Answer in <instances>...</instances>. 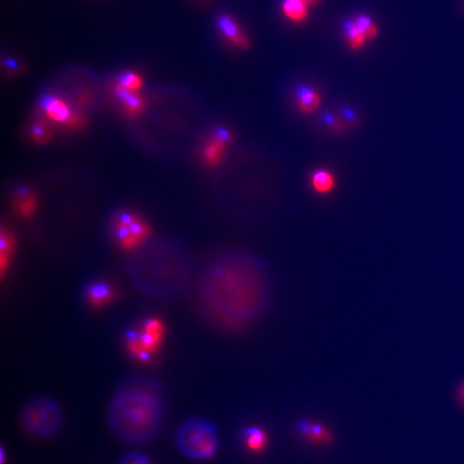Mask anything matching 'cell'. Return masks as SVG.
<instances>
[{"instance_id":"6da1fadb","label":"cell","mask_w":464,"mask_h":464,"mask_svg":"<svg viewBox=\"0 0 464 464\" xmlns=\"http://www.w3.org/2000/svg\"><path fill=\"white\" fill-rule=\"evenodd\" d=\"M216 301L211 303L215 324L235 330L248 326L266 308L270 285L256 257L230 255L213 272Z\"/></svg>"},{"instance_id":"7a4b0ae2","label":"cell","mask_w":464,"mask_h":464,"mask_svg":"<svg viewBox=\"0 0 464 464\" xmlns=\"http://www.w3.org/2000/svg\"><path fill=\"white\" fill-rule=\"evenodd\" d=\"M165 417L163 387L144 375L125 378L114 391L107 410L112 434L129 444H145L157 438Z\"/></svg>"},{"instance_id":"3957f363","label":"cell","mask_w":464,"mask_h":464,"mask_svg":"<svg viewBox=\"0 0 464 464\" xmlns=\"http://www.w3.org/2000/svg\"><path fill=\"white\" fill-rule=\"evenodd\" d=\"M175 445L186 458L199 461L211 459L221 446L219 430L206 418H190L178 429Z\"/></svg>"},{"instance_id":"277c9868","label":"cell","mask_w":464,"mask_h":464,"mask_svg":"<svg viewBox=\"0 0 464 464\" xmlns=\"http://www.w3.org/2000/svg\"><path fill=\"white\" fill-rule=\"evenodd\" d=\"M23 429L37 439H47L58 432L63 424L61 405L49 397H38L29 401L21 412Z\"/></svg>"},{"instance_id":"5b68a950","label":"cell","mask_w":464,"mask_h":464,"mask_svg":"<svg viewBox=\"0 0 464 464\" xmlns=\"http://www.w3.org/2000/svg\"><path fill=\"white\" fill-rule=\"evenodd\" d=\"M216 23L217 28L227 42L237 49H250L252 41H250V37L233 16L221 14L217 18Z\"/></svg>"},{"instance_id":"8992f818","label":"cell","mask_w":464,"mask_h":464,"mask_svg":"<svg viewBox=\"0 0 464 464\" xmlns=\"http://www.w3.org/2000/svg\"><path fill=\"white\" fill-rule=\"evenodd\" d=\"M295 103L300 113L310 115L322 105V96L312 86L301 84L295 91Z\"/></svg>"},{"instance_id":"52a82bcc","label":"cell","mask_w":464,"mask_h":464,"mask_svg":"<svg viewBox=\"0 0 464 464\" xmlns=\"http://www.w3.org/2000/svg\"><path fill=\"white\" fill-rule=\"evenodd\" d=\"M41 105H42L43 111L52 121L65 124L70 127L76 114L70 111L67 103H64L61 99L55 98V97L45 96L41 101Z\"/></svg>"},{"instance_id":"ba28073f","label":"cell","mask_w":464,"mask_h":464,"mask_svg":"<svg viewBox=\"0 0 464 464\" xmlns=\"http://www.w3.org/2000/svg\"><path fill=\"white\" fill-rule=\"evenodd\" d=\"M298 432L313 444L326 445L332 441V434L323 424L308 420H299L296 424Z\"/></svg>"},{"instance_id":"9c48e42d","label":"cell","mask_w":464,"mask_h":464,"mask_svg":"<svg viewBox=\"0 0 464 464\" xmlns=\"http://www.w3.org/2000/svg\"><path fill=\"white\" fill-rule=\"evenodd\" d=\"M311 7L306 0H283L282 12L284 16L295 24H302L310 16Z\"/></svg>"},{"instance_id":"30bf717a","label":"cell","mask_w":464,"mask_h":464,"mask_svg":"<svg viewBox=\"0 0 464 464\" xmlns=\"http://www.w3.org/2000/svg\"><path fill=\"white\" fill-rule=\"evenodd\" d=\"M310 185L319 195H329L335 190L337 178L327 169H317L311 174Z\"/></svg>"},{"instance_id":"8fae6325","label":"cell","mask_w":464,"mask_h":464,"mask_svg":"<svg viewBox=\"0 0 464 464\" xmlns=\"http://www.w3.org/2000/svg\"><path fill=\"white\" fill-rule=\"evenodd\" d=\"M163 324L159 320H157V319L148 320L145 324L144 331L141 335L140 339H138L141 346H142L143 351H154L156 346L158 345L161 337H163Z\"/></svg>"},{"instance_id":"7c38bea8","label":"cell","mask_w":464,"mask_h":464,"mask_svg":"<svg viewBox=\"0 0 464 464\" xmlns=\"http://www.w3.org/2000/svg\"><path fill=\"white\" fill-rule=\"evenodd\" d=\"M116 221L127 225L130 232H132V235L136 239H138L140 243L144 242L151 236L150 227L140 217L137 216V215L132 214V213H122V214L117 216Z\"/></svg>"},{"instance_id":"4fadbf2b","label":"cell","mask_w":464,"mask_h":464,"mask_svg":"<svg viewBox=\"0 0 464 464\" xmlns=\"http://www.w3.org/2000/svg\"><path fill=\"white\" fill-rule=\"evenodd\" d=\"M227 146L228 144L225 141L221 140L219 137L214 134L209 140V142L207 143L206 146H204L203 158H204V161H206V163L209 166H213L214 167V166L219 165L223 161Z\"/></svg>"},{"instance_id":"5bb4252c","label":"cell","mask_w":464,"mask_h":464,"mask_svg":"<svg viewBox=\"0 0 464 464\" xmlns=\"http://www.w3.org/2000/svg\"><path fill=\"white\" fill-rule=\"evenodd\" d=\"M343 34L345 37L346 45L352 51H360L368 43L364 35L360 33L354 18H349L344 22Z\"/></svg>"},{"instance_id":"9a60e30c","label":"cell","mask_w":464,"mask_h":464,"mask_svg":"<svg viewBox=\"0 0 464 464\" xmlns=\"http://www.w3.org/2000/svg\"><path fill=\"white\" fill-rule=\"evenodd\" d=\"M244 441L246 446L255 453H260L268 446V435L258 427H250L244 432Z\"/></svg>"},{"instance_id":"2e32d148","label":"cell","mask_w":464,"mask_h":464,"mask_svg":"<svg viewBox=\"0 0 464 464\" xmlns=\"http://www.w3.org/2000/svg\"><path fill=\"white\" fill-rule=\"evenodd\" d=\"M87 297L93 306L100 308L113 300L114 291L105 284H95L88 289Z\"/></svg>"},{"instance_id":"e0dca14e","label":"cell","mask_w":464,"mask_h":464,"mask_svg":"<svg viewBox=\"0 0 464 464\" xmlns=\"http://www.w3.org/2000/svg\"><path fill=\"white\" fill-rule=\"evenodd\" d=\"M115 93L119 96L120 100L125 107L126 111L129 115H137L140 113L143 109V103L138 96L132 94V91L126 90L121 85H117L115 88Z\"/></svg>"},{"instance_id":"ac0fdd59","label":"cell","mask_w":464,"mask_h":464,"mask_svg":"<svg viewBox=\"0 0 464 464\" xmlns=\"http://www.w3.org/2000/svg\"><path fill=\"white\" fill-rule=\"evenodd\" d=\"M354 21H355L360 33L364 35V38L366 39L368 42L374 40V39L378 37L380 29H378L376 23L373 21L371 16H366V14H358L357 16L354 18Z\"/></svg>"},{"instance_id":"d6986e66","label":"cell","mask_w":464,"mask_h":464,"mask_svg":"<svg viewBox=\"0 0 464 464\" xmlns=\"http://www.w3.org/2000/svg\"><path fill=\"white\" fill-rule=\"evenodd\" d=\"M322 123L326 126L327 129L331 132V134H345L349 127L346 125L345 122L340 117L339 114L332 113V112H326V113L323 114L322 115Z\"/></svg>"},{"instance_id":"ffe728a7","label":"cell","mask_w":464,"mask_h":464,"mask_svg":"<svg viewBox=\"0 0 464 464\" xmlns=\"http://www.w3.org/2000/svg\"><path fill=\"white\" fill-rule=\"evenodd\" d=\"M14 240L9 233L6 231L1 232V255H0V267H1V274L5 273L6 268L9 264L10 255L13 250Z\"/></svg>"},{"instance_id":"44dd1931","label":"cell","mask_w":464,"mask_h":464,"mask_svg":"<svg viewBox=\"0 0 464 464\" xmlns=\"http://www.w3.org/2000/svg\"><path fill=\"white\" fill-rule=\"evenodd\" d=\"M119 82L121 86H123L126 90L132 91V92L138 91L142 85L140 76L132 74V72H125V74H121Z\"/></svg>"},{"instance_id":"7402d4cb","label":"cell","mask_w":464,"mask_h":464,"mask_svg":"<svg viewBox=\"0 0 464 464\" xmlns=\"http://www.w3.org/2000/svg\"><path fill=\"white\" fill-rule=\"evenodd\" d=\"M117 464H152L150 458L139 451H129L120 459Z\"/></svg>"},{"instance_id":"603a6c76","label":"cell","mask_w":464,"mask_h":464,"mask_svg":"<svg viewBox=\"0 0 464 464\" xmlns=\"http://www.w3.org/2000/svg\"><path fill=\"white\" fill-rule=\"evenodd\" d=\"M36 207V199L33 196L26 195V196L23 197L22 200L18 203V211L23 216L28 217L35 212Z\"/></svg>"},{"instance_id":"cb8c5ba5","label":"cell","mask_w":464,"mask_h":464,"mask_svg":"<svg viewBox=\"0 0 464 464\" xmlns=\"http://www.w3.org/2000/svg\"><path fill=\"white\" fill-rule=\"evenodd\" d=\"M339 115L349 128H351L352 126L357 125V124L359 123L357 113H356L353 109H349V108H343V109L339 112Z\"/></svg>"},{"instance_id":"d4e9b609","label":"cell","mask_w":464,"mask_h":464,"mask_svg":"<svg viewBox=\"0 0 464 464\" xmlns=\"http://www.w3.org/2000/svg\"><path fill=\"white\" fill-rule=\"evenodd\" d=\"M33 136L36 140L40 141V142H45V139L49 138V130H47V126L43 123H37L34 126V129H33Z\"/></svg>"},{"instance_id":"484cf974","label":"cell","mask_w":464,"mask_h":464,"mask_svg":"<svg viewBox=\"0 0 464 464\" xmlns=\"http://www.w3.org/2000/svg\"><path fill=\"white\" fill-rule=\"evenodd\" d=\"M456 397H457L458 401L461 404L462 406H464V381H462L456 389Z\"/></svg>"},{"instance_id":"4316f807","label":"cell","mask_w":464,"mask_h":464,"mask_svg":"<svg viewBox=\"0 0 464 464\" xmlns=\"http://www.w3.org/2000/svg\"><path fill=\"white\" fill-rule=\"evenodd\" d=\"M322 0H306V3L308 4V6L310 7H313V6H316L318 5L319 3H320Z\"/></svg>"}]
</instances>
